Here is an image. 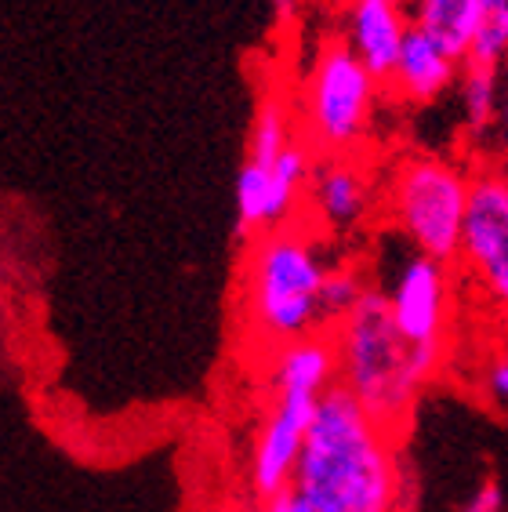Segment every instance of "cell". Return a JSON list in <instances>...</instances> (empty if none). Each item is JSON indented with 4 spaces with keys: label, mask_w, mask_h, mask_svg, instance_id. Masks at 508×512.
Here are the masks:
<instances>
[{
    "label": "cell",
    "mask_w": 508,
    "mask_h": 512,
    "mask_svg": "<svg viewBox=\"0 0 508 512\" xmlns=\"http://www.w3.org/2000/svg\"><path fill=\"white\" fill-rule=\"evenodd\" d=\"M291 494L316 512H400L396 436L385 433L342 385L316 400Z\"/></svg>",
    "instance_id": "1"
},
{
    "label": "cell",
    "mask_w": 508,
    "mask_h": 512,
    "mask_svg": "<svg viewBox=\"0 0 508 512\" xmlns=\"http://www.w3.org/2000/svg\"><path fill=\"white\" fill-rule=\"evenodd\" d=\"M331 338L338 349V385L385 433L400 436L447 356L403 342L381 287H367L356 309L331 327Z\"/></svg>",
    "instance_id": "2"
},
{
    "label": "cell",
    "mask_w": 508,
    "mask_h": 512,
    "mask_svg": "<svg viewBox=\"0 0 508 512\" xmlns=\"http://www.w3.org/2000/svg\"><path fill=\"white\" fill-rule=\"evenodd\" d=\"M327 269L316 240L302 229L280 226L254 237L244 269V313L251 335L265 349H284L320 331Z\"/></svg>",
    "instance_id": "3"
},
{
    "label": "cell",
    "mask_w": 508,
    "mask_h": 512,
    "mask_svg": "<svg viewBox=\"0 0 508 512\" xmlns=\"http://www.w3.org/2000/svg\"><path fill=\"white\" fill-rule=\"evenodd\" d=\"M469 189L472 175L447 157L418 153L400 160L385 193L392 226L411 244V251L450 266L461 255Z\"/></svg>",
    "instance_id": "4"
},
{
    "label": "cell",
    "mask_w": 508,
    "mask_h": 512,
    "mask_svg": "<svg viewBox=\"0 0 508 512\" xmlns=\"http://www.w3.org/2000/svg\"><path fill=\"white\" fill-rule=\"evenodd\" d=\"M378 88L381 84L352 55L345 37L323 40L302 84L305 142L334 157L356 149L371 131Z\"/></svg>",
    "instance_id": "5"
},
{
    "label": "cell",
    "mask_w": 508,
    "mask_h": 512,
    "mask_svg": "<svg viewBox=\"0 0 508 512\" xmlns=\"http://www.w3.org/2000/svg\"><path fill=\"white\" fill-rule=\"evenodd\" d=\"M461 266L479 295L508 316V168H479L469 189Z\"/></svg>",
    "instance_id": "6"
},
{
    "label": "cell",
    "mask_w": 508,
    "mask_h": 512,
    "mask_svg": "<svg viewBox=\"0 0 508 512\" xmlns=\"http://www.w3.org/2000/svg\"><path fill=\"white\" fill-rule=\"evenodd\" d=\"M381 295L389 302L392 324L403 335V342L414 345V349H425V353L447 356L450 313H454L450 266L411 251L396 266L389 287Z\"/></svg>",
    "instance_id": "7"
},
{
    "label": "cell",
    "mask_w": 508,
    "mask_h": 512,
    "mask_svg": "<svg viewBox=\"0 0 508 512\" xmlns=\"http://www.w3.org/2000/svg\"><path fill=\"white\" fill-rule=\"evenodd\" d=\"M313 414V396H276L273 411H269V418L254 436L251 451V487L262 502L291 491L294 469H298V458H302Z\"/></svg>",
    "instance_id": "8"
},
{
    "label": "cell",
    "mask_w": 508,
    "mask_h": 512,
    "mask_svg": "<svg viewBox=\"0 0 508 512\" xmlns=\"http://www.w3.org/2000/svg\"><path fill=\"white\" fill-rule=\"evenodd\" d=\"M411 26L407 0H349L345 8V44L378 84H389Z\"/></svg>",
    "instance_id": "9"
},
{
    "label": "cell",
    "mask_w": 508,
    "mask_h": 512,
    "mask_svg": "<svg viewBox=\"0 0 508 512\" xmlns=\"http://www.w3.org/2000/svg\"><path fill=\"white\" fill-rule=\"evenodd\" d=\"M461 66L465 62L450 59L429 33H421L418 26H411V33H407V40H403L400 48V59L392 66L389 91L396 99L411 102V106H429V102L443 99L458 84Z\"/></svg>",
    "instance_id": "10"
},
{
    "label": "cell",
    "mask_w": 508,
    "mask_h": 512,
    "mask_svg": "<svg viewBox=\"0 0 508 512\" xmlns=\"http://www.w3.org/2000/svg\"><path fill=\"white\" fill-rule=\"evenodd\" d=\"M309 204H313L316 218H320L323 226L338 229V233L356 229L363 218L371 215V204H374L371 178L363 175L360 164H352L345 157L327 160L309 178Z\"/></svg>",
    "instance_id": "11"
},
{
    "label": "cell",
    "mask_w": 508,
    "mask_h": 512,
    "mask_svg": "<svg viewBox=\"0 0 508 512\" xmlns=\"http://www.w3.org/2000/svg\"><path fill=\"white\" fill-rule=\"evenodd\" d=\"M276 396H313L320 400L327 389L338 385V349L331 331H316L309 338L273 349L269 364Z\"/></svg>",
    "instance_id": "12"
},
{
    "label": "cell",
    "mask_w": 508,
    "mask_h": 512,
    "mask_svg": "<svg viewBox=\"0 0 508 512\" xmlns=\"http://www.w3.org/2000/svg\"><path fill=\"white\" fill-rule=\"evenodd\" d=\"M479 0H411V22L429 33L450 59L465 62L479 33Z\"/></svg>",
    "instance_id": "13"
},
{
    "label": "cell",
    "mask_w": 508,
    "mask_h": 512,
    "mask_svg": "<svg viewBox=\"0 0 508 512\" xmlns=\"http://www.w3.org/2000/svg\"><path fill=\"white\" fill-rule=\"evenodd\" d=\"M458 95H461V117L469 135H487L494 131L498 120V99H501V69L487 66H461L458 77Z\"/></svg>",
    "instance_id": "14"
},
{
    "label": "cell",
    "mask_w": 508,
    "mask_h": 512,
    "mask_svg": "<svg viewBox=\"0 0 508 512\" xmlns=\"http://www.w3.org/2000/svg\"><path fill=\"white\" fill-rule=\"evenodd\" d=\"M294 120L291 109L280 95H265L258 102V113H254V128H251V149H247V160L254 168L269 171L280 160L287 146L294 142Z\"/></svg>",
    "instance_id": "15"
},
{
    "label": "cell",
    "mask_w": 508,
    "mask_h": 512,
    "mask_svg": "<svg viewBox=\"0 0 508 512\" xmlns=\"http://www.w3.org/2000/svg\"><path fill=\"white\" fill-rule=\"evenodd\" d=\"M479 33L472 40L469 66L505 69L508 62V0H479Z\"/></svg>",
    "instance_id": "16"
},
{
    "label": "cell",
    "mask_w": 508,
    "mask_h": 512,
    "mask_svg": "<svg viewBox=\"0 0 508 512\" xmlns=\"http://www.w3.org/2000/svg\"><path fill=\"white\" fill-rule=\"evenodd\" d=\"M367 276L360 273L356 266H331L327 269V280L320 287V316L323 327H334L338 320L356 309L363 295H367Z\"/></svg>",
    "instance_id": "17"
},
{
    "label": "cell",
    "mask_w": 508,
    "mask_h": 512,
    "mask_svg": "<svg viewBox=\"0 0 508 512\" xmlns=\"http://www.w3.org/2000/svg\"><path fill=\"white\" fill-rule=\"evenodd\" d=\"M476 393L490 411L508 414V342H498L483 353L476 367Z\"/></svg>",
    "instance_id": "18"
},
{
    "label": "cell",
    "mask_w": 508,
    "mask_h": 512,
    "mask_svg": "<svg viewBox=\"0 0 508 512\" xmlns=\"http://www.w3.org/2000/svg\"><path fill=\"white\" fill-rule=\"evenodd\" d=\"M458 512H505V491L498 480H483L469 491Z\"/></svg>",
    "instance_id": "19"
},
{
    "label": "cell",
    "mask_w": 508,
    "mask_h": 512,
    "mask_svg": "<svg viewBox=\"0 0 508 512\" xmlns=\"http://www.w3.org/2000/svg\"><path fill=\"white\" fill-rule=\"evenodd\" d=\"M494 135L508 149V73H501V99H498V120H494Z\"/></svg>",
    "instance_id": "20"
},
{
    "label": "cell",
    "mask_w": 508,
    "mask_h": 512,
    "mask_svg": "<svg viewBox=\"0 0 508 512\" xmlns=\"http://www.w3.org/2000/svg\"><path fill=\"white\" fill-rule=\"evenodd\" d=\"M258 512H294V494L284 491V494H276V498H265Z\"/></svg>",
    "instance_id": "21"
},
{
    "label": "cell",
    "mask_w": 508,
    "mask_h": 512,
    "mask_svg": "<svg viewBox=\"0 0 508 512\" xmlns=\"http://www.w3.org/2000/svg\"><path fill=\"white\" fill-rule=\"evenodd\" d=\"M276 8V19H291L294 15V0H273Z\"/></svg>",
    "instance_id": "22"
},
{
    "label": "cell",
    "mask_w": 508,
    "mask_h": 512,
    "mask_svg": "<svg viewBox=\"0 0 508 512\" xmlns=\"http://www.w3.org/2000/svg\"><path fill=\"white\" fill-rule=\"evenodd\" d=\"M294 512H316L313 505H305V502H298V498H294Z\"/></svg>",
    "instance_id": "23"
}]
</instances>
